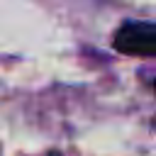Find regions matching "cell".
I'll list each match as a JSON object with an SVG mask.
<instances>
[{
	"instance_id": "obj_1",
	"label": "cell",
	"mask_w": 156,
	"mask_h": 156,
	"mask_svg": "<svg viewBox=\"0 0 156 156\" xmlns=\"http://www.w3.org/2000/svg\"><path fill=\"white\" fill-rule=\"evenodd\" d=\"M115 49L127 56H156V24L124 22L115 34Z\"/></svg>"
}]
</instances>
